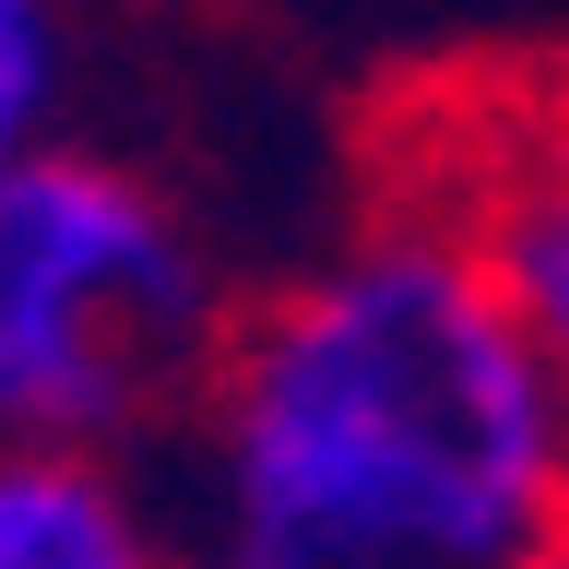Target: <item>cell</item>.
<instances>
[{"instance_id":"6da1fadb","label":"cell","mask_w":569,"mask_h":569,"mask_svg":"<svg viewBox=\"0 0 569 569\" xmlns=\"http://www.w3.org/2000/svg\"><path fill=\"white\" fill-rule=\"evenodd\" d=\"M202 569H569V403L416 202L249 284L178 416Z\"/></svg>"},{"instance_id":"7a4b0ae2","label":"cell","mask_w":569,"mask_h":569,"mask_svg":"<svg viewBox=\"0 0 569 569\" xmlns=\"http://www.w3.org/2000/svg\"><path fill=\"white\" fill-rule=\"evenodd\" d=\"M238 320L202 202L131 142L48 131L0 154V439L154 451Z\"/></svg>"},{"instance_id":"3957f363","label":"cell","mask_w":569,"mask_h":569,"mask_svg":"<svg viewBox=\"0 0 569 569\" xmlns=\"http://www.w3.org/2000/svg\"><path fill=\"white\" fill-rule=\"evenodd\" d=\"M391 190H416L475 249L487 297L510 309V332L533 345V368L569 403V83L462 96L439 119V154L416 178H391Z\"/></svg>"},{"instance_id":"277c9868","label":"cell","mask_w":569,"mask_h":569,"mask_svg":"<svg viewBox=\"0 0 569 569\" xmlns=\"http://www.w3.org/2000/svg\"><path fill=\"white\" fill-rule=\"evenodd\" d=\"M0 569H202V546L154 451L0 439Z\"/></svg>"},{"instance_id":"5b68a950","label":"cell","mask_w":569,"mask_h":569,"mask_svg":"<svg viewBox=\"0 0 569 569\" xmlns=\"http://www.w3.org/2000/svg\"><path fill=\"white\" fill-rule=\"evenodd\" d=\"M83 0H0V154L83 131Z\"/></svg>"}]
</instances>
